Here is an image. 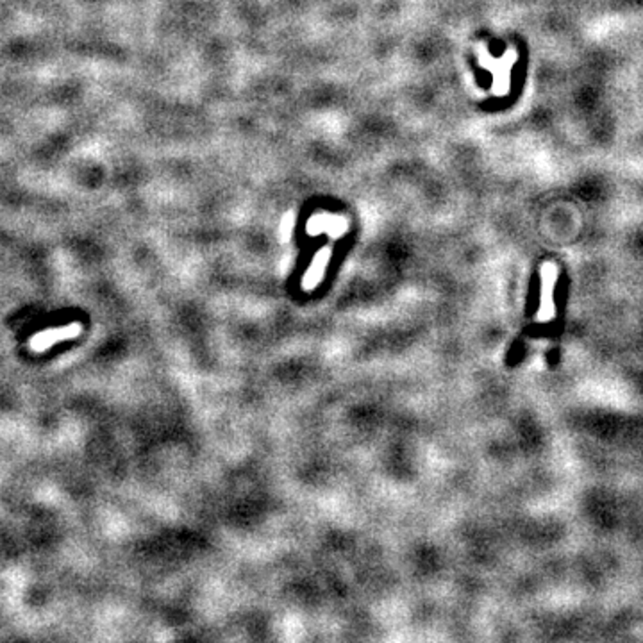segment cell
I'll return each mask as SVG.
<instances>
[{"label":"cell","mask_w":643,"mask_h":643,"mask_svg":"<svg viewBox=\"0 0 643 643\" xmlns=\"http://www.w3.org/2000/svg\"><path fill=\"white\" fill-rule=\"evenodd\" d=\"M79 333V325H68V327L63 329H50V331H45V333L36 334L32 340H30V349L36 350V352H44L47 350L48 347H52L56 341L65 340V338H72Z\"/></svg>","instance_id":"6da1fadb"}]
</instances>
